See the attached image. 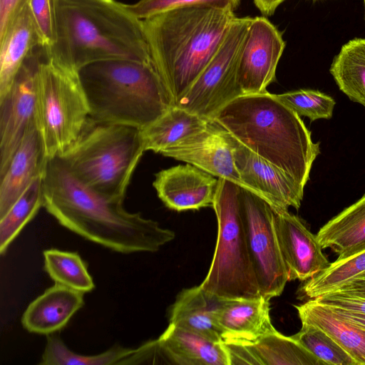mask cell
<instances>
[{"instance_id": "15", "label": "cell", "mask_w": 365, "mask_h": 365, "mask_svg": "<svg viewBox=\"0 0 365 365\" xmlns=\"http://www.w3.org/2000/svg\"><path fill=\"white\" fill-rule=\"evenodd\" d=\"M273 222L289 281H307L329 264L317 238L299 217L272 206Z\"/></svg>"}, {"instance_id": "24", "label": "cell", "mask_w": 365, "mask_h": 365, "mask_svg": "<svg viewBox=\"0 0 365 365\" xmlns=\"http://www.w3.org/2000/svg\"><path fill=\"white\" fill-rule=\"evenodd\" d=\"M302 323L317 326L332 337L358 364L365 365V329L336 317L314 299L295 306Z\"/></svg>"}, {"instance_id": "36", "label": "cell", "mask_w": 365, "mask_h": 365, "mask_svg": "<svg viewBox=\"0 0 365 365\" xmlns=\"http://www.w3.org/2000/svg\"><path fill=\"white\" fill-rule=\"evenodd\" d=\"M173 364V362L158 339L149 341L135 349L133 354L126 359L124 364Z\"/></svg>"}, {"instance_id": "21", "label": "cell", "mask_w": 365, "mask_h": 365, "mask_svg": "<svg viewBox=\"0 0 365 365\" xmlns=\"http://www.w3.org/2000/svg\"><path fill=\"white\" fill-rule=\"evenodd\" d=\"M158 340L174 365H230L223 342L198 333L169 324Z\"/></svg>"}, {"instance_id": "17", "label": "cell", "mask_w": 365, "mask_h": 365, "mask_svg": "<svg viewBox=\"0 0 365 365\" xmlns=\"http://www.w3.org/2000/svg\"><path fill=\"white\" fill-rule=\"evenodd\" d=\"M215 318L224 342L250 344L274 329L269 316V299L262 296L219 300Z\"/></svg>"}, {"instance_id": "10", "label": "cell", "mask_w": 365, "mask_h": 365, "mask_svg": "<svg viewBox=\"0 0 365 365\" xmlns=\"http://www.w3.org/2000/svg\"><path fill=\"white\" fill-rule=\"evenodd\" d=\"M240 203L248 251L261 296H279L289 281L270 204L241 187Z\"/></svg>"}, {"instance_id": "34", "label": "cell", "mask_w": 365, "mask_h": 365, "mask_svg": "<svg viewBox=\"0 0 365 365\" xmlns=\"http://www.w3.org/2000/svg\"><path fill=\"white\" fill-rule=\"evenodd\" d=\"M241 0H139L127 4L125 9L136 19H145L170 10L197 5H205L235 11Z\"/></svg>"}, {"instance_id": "32", "label": "cell", "mask_w": 365, "mask_h": 365, "mask_svg": "<svg viewBox=\"0 0 365 365\" xmlns=\"http://www.w3.org/2000/svg\"><path fill=\"white\" fill-rule=\"evenodd\" d=\"M292 336L326 365H358L332 337L317 326L302 323L301 329Z\"/></svg>"}, {"instance_id": "40", "label": "cell", "mask_w": 365, "mask_h": 365, "mask_svg": "<svg viewBox=\"0 0 365 365\" xmlns=\"http://www.w3.org/2000/svg\"><path fill=\"white\" fill-rule=\"evenodd\" d=\"M328 307L336 317L356 326L357 327L365 329V314L351 312L335 307Z\"/></svg>"}, {"instance_id": "14", "label": "cell", "mask_w": 365, "mask_h": 365, "mask_svg": "<svg viewBox=\"0 0 365 365\" xmlns=\"http://www.w3.org/2000/svg\"><path fill=\"white\" fill-rule=\"evenodd\" d=\"M233 154L242 187L262 197L274 208H299L304 187L292 177L236 139Z\"/></svg>"}, {"instance_id": "42", "label": "cell", "mask_w": 365, "mask_h": 365, "mask_svg": "<svg viewBox=\"0 0 365 365\" xmlns=\"http://www.w3.org/2000/svg\"><path fill=\"white\" fill-rule=\"evenodd\" d=\"M364 1V20H365V0H363Z\"/></svg>"}, {"instance_id": "25", "label": "cell", "mask_w": 365, "mask_h": 365, "mask_svg": "<svg viewBox=\"0 0 365 365\" xmlns=\"http://www.w3.org/2000/svg\"><path fill=\"white\" fill-rule=\"evenodd\" d=\"M210 119L175 106L141 129L144 149L160 153L203 130Z\"/></svg>"}, {"instance_id": "8", "label": "cell", "mask_w": 365, "mask_h": 365, "mask_svg": "<svg viewBox=\"0 0 365 365\" xmlns=\"http://www.w3.org/2000/svg\"><path fill=\"white\" fill-rule=\"evenodd\" d=\"M88 117L78 71L44 51L37 73L36 120L48 159L61 155L76 139Z\"/></svg>"}, {"instance_id": "18", "label": "cell", "mask_w": 365, "mask_h": 365, "mask_svg": "<svg viewBox=\"0 0 365 365\" xmlns=\"http://www.w3.org/2000/svg\"><path fill=\"white\" fill-rule=\"evenodd\" d=\"M48 160L41 135L35 125L27 132L0 175V217L34 180L44 175Z\"/></svg>"}, {"instance_id": "5", "label": "cell", "mask_w": 365, "mask_h": 365, "mask_svg": "<svg viewBox=\"0 0 365 365\" xmlns=\"http://www.w3.org/2000/svg\"><path fill=\"white\" fill-rule=\"evenodd\" d=\"M89 116L143 129L175 106L154 62L99 61L78 70Z\"/></svg>"}, {"instance_id": "23", "label": "cell", "mask_w": 365, "mask_h": 365, "mask_svg": "<svg viewBox=\"0 0 365 365\" xmlns=\"http://www.w3.org/2000/svg\"><path fill=\"white\" fill-rule=\"evenodd\" d=\"M218 301L209 297L199 286L182 289L170 309L169 324L222 341L215 318Z\"/></svg>"}, {"instance_id": "28", "label": "cell", "mask_w": 365, "mask_h": 365, "mask_svg": "<svg viewBox=\"0 0 365 365\" xmlns=\"http://www.w3.org/2000/svg\"><path fill=\"white\" fill-rule=\"evenodd\" d=\"M43 206V176L34 180L0 217V253L4 254L25 225Z\"/></svg>"}, {"instance_id": "30", "label": "cell", "mask_w": 365, "mask_h": 365, "mask_svg": "<svg viewBox=\"0 0 365 365\" xmlns=\"http://www.w3.org/2000/svg\"><path fill=\"white\" fill-rule=\"evenodd\" d=\"M44 268L55 284L83 293L94 287L85 262L74 252L49 249L43 251Z\"/></svg>"}, {"instance_id": "27", "label": "cell", "mask_w": 365, "mask_h": 365, "mask_svg": "<svg viewBox=\"0 0 365 365\" xmlns=\"http://www.w3.org/2000/svg\"><path fill=\"white\" fill-rule=\"evenodd\" d=\"M329 71L339 90L365 107V38L351 39L342 46Z\"/></svg>"}, {"instance_id": "13", "label": "cell", "mask_w": 365, "mask_h": 365, "mask_svg": "<svg viewBox=\"0 0 365 365\" xmlns=\"http://www.w3.org/2000/svg\"><path fill=\"white\" fill-rule=\"evenodd\" d=\"M235 138L214 118L201 131L163 150L160 154L191 164L217 178L242 184L236 169Z\"/></svg>"}, {"instance_id": "19", "label": "cell", "mask_w": 365, "mask_h": 365, "mask_svg": "<svg viewBox=\"0 0 365 365\" xmlns=\"http://www.w3.org/2000/svg\"><path fill=\"white\" fill-rule=\"evenodd\" d=\"M84 293L55 284L32 301L21 323L29 332L48 335L68 324L84 304Z\"/></svg>"}, {"instance_id": "39", "label": "cell", "mask_w": 365, "mask_h": 365, "mask_svg": "<svg viewBox=\"0 0 365 365\" xmlns=\"http://www.w3.org/2000/svg\"><path fill=\"white\" fill-rule=\"evenodd\" d=\"M331 292L365 298V272Z\"/></svg>"}, {"instance_id": "7", "label": "cell", "mask_w": 365, "mask_h": 365, "mask_svg": "<svg viewBox=\"0 0 365 365\" xmlns=\"http://www.w3.org/2000/svg\"><path fill=\"white\" fill-rule=\"evenodd\" d=\"M240 190L239 185L218 178L212 206L217 220L216 247L208 272L199 285L216 300L261 296L247 244Z\"/></svg>"}, {"instance_id": "20", "label": "cell", "mask_w": 365, "mask_h": 365, "mask_svg": "<svg viewBox=\"0 0 365 365\" xmlns=\"http://www.w3.org/2000/svg\"><path fill=\"white\" fill-rule=\"evenodd\" d=\"M37 47H41L39 39L26 4L0 36V99Z\"/></svg>"}, {"instance_id": "9", "label": "cell", "mask_w": 365, "mask_h": 365, "mask_svg": "<svg viewBox=\"0 0 365 365\" xmlns=\"http://www.w3.org/2000/svg\"><path fill=\"white\" fill-rule=\"evenodd\" d=\"M252 17H235L212 60L175 106L206 118L242 96L237 73L241 48Z\"/></svg>"}, {"instance_id": "2", "label": "cell", "mask_w": 365, "mask_h": 365, "mask_svg": "<svg viewBox=\"0 0 365 365\" xmlns=\"http://www.w3.org/2000/svg\"><path fill=\"white\" fill-rule=\"evenodd\" d=\"M54 38L46 55L78 71L110 59L154 62L140 20L115 0H51Z\"/></svg>"}, {"instance_id": "12", "label": "cell", "mask_w": 365, "mask_h": 365, "mask_svg": "<svg viewBox=\"0 0 365 365\" xmlns=\"http://www.w3.org/2000/svg\"><path fill=\"white\" fill-rule=\"evenodd\" d=\"M285 48L281 32L264 16L252 18L239 56L237 78L242 95L267 92Z\"/></svg>"}, {"instance_id": "31", "label": "cell", "mask_w": 365, "mask_h": 365, "mask_svg": "<svg viewBox=\"0 0 365 365\" xmlns=\"http://www.w3.org/2000/svg\"><path fill=\"white\" fill-rule=\"evenodd\" d=\"M365 272V250L349 257L338 259L319 273L305 281L301 292L309 299L331 292Z\"/></svg>"}, {"instance_id": "4", "label": "cell", "mask_w": 365, "mask_h": 365, "mask_svg": "<svg viewBox=\"0 0 365 365\" xmlns=\"http://www.w3.org/2000/svg\"><path fill=\"white\" fill-rule=\"evenodd\" d=\"M234 11L197 5L140 20L152 58L175 102L217 53Z\"/></svg>"}, {"instance_id": "22", "label": "cell", "mask_w": 365, "mask_h": 365, "mask_svg": "<svg viewBox=\"0 0 365 365\" xmlns=\"http://www.w3.org/2000/svg\"><path fill=\"white\" fill-rule=\"evenodd\" d=\"M316 235L322 248L333 250L338 259L365 250V193L329 220Z\"/></svg>"}, {"instance_id": "26", "label": "cell", "mask_w": 365, "mask_h": 365, "mask_svg": "<svg viewBox=\"0 0 365 365\" xmlns=\"http://www.w3.org/2000/svg\"><path fill=\"white\" fill-rule=\"evenodd\" d=\"M242 344L258 365H326L292 336H284L275 329Z\"/></svg>"}, {"instance_id": "29", "label": "cell", "mask_w": 365, "mask_h": 365, "mask_svg": "<svg viewBox=\"0 0 365 365\" xmlns=\"http://www.w3.org/2000/svg\"><path fill=\"white\" fill-rule=\"evenodd\" d=\"M135 349L115 345L95 355H82L71 351L56 334L46 335V344L39 364L41 365H118L134 352Z\"/></svg>"}, {"instance_id": "38", "label": "cell", "mask_w": 365, "mask_h": 365, "mask_svg": "<svg viewBox=\"0 0 365 365\" xmlns=\"http://www.w3.org/2000/svg\"><path fill=\"white\" fill-rule=\"evenodd\" d=\"M29 0H0V36L2 35Z\"/></svg>"}, {"instance_id": "11", "label": "cell", "mask_w": 365, "mask_h": 365, "mask_svg": "<svg viewBox=\"0 0 365 365\" xmlns=\"http://www.w3.org/2000/svg\"><path fill=\"white\" fill-rule=\"evenodd\" d=\"M43 53L35 50L28 57L0 99V175L27 132L36 125L37 73Z\"/></svg>"}, {"instance_id": "41", "label": "cell", "mask_w": 365, "mask_h": 365, "mask_svg": "<svg viewBox=\"0 0 365 365\" xmlns=\"http://www.w3.org/2000/svg\"><path fill=\"white\" fill-rule=\"evenodd\" d=\"M284 0H253L257 8L264 16L272 15Z\"/></svg>"}, {"instance_id": "37", "label": "cell", "mask_w": 365, "mask_h": 365, "mask_svg": "<svg viewBox=\"0 0 365 365\" xmlns=\"http://www.w3.org/2000/svg\"><path fill=\"white\" fill-rule=\"evenodd\" d=\"M317 302L349 312L365 314V298L329 292L314 299Z\"/></svg>"}, {"instance_id": "35", "label": "cell", "mask_w": 365, "mask_h": 365, "mask_svg": "<svg viewBox=\"0 0 365 365\" xmlns=\"http://www.w3.org/2000/svg\"><path fill=\"white\" fill-rule=\"evenodd\" d=\"M29 9L41 47L48 50L53 43L54 25L51 0H29Z\"/></svg>"}, {"instance_id": "6", "label": "cell", "mask_w": 365, "mask_h": 365, "mask_svg": "<svg viewBox=\"0 0 365 365\" xmlns=\"http://www.w3.org/2000/svg\"><path fill=\"white\" fill-rule=\"evenodd\" d=\"M145 151L140 128L89 116L76 139L57 157L88 187L107 197L124 200Z\"/></svg>"}, {"instance_id": "1", "label": "cell", "mask_w": 365, "mask_h": 365, "mask_svg": "<svg viewBox=\"0 0 365 365\" xmlns=\"http://www.w3.org/2000/svg\"><path fill=\"white\" fill-rule=\"evenodd\" d=\"M62 226L113 251L154 252L175 232L123 207L78 180L58 157L48 160L43 175V206Z\"/></svg>"}, {"instance_id": "33", "label": "cell", "mask_w": 365, "mask_h": 365, "mask_svg": "<svg viewBox=\"0 0 365 365\" xmlns=\"http://www.w3.org/2000/svg\"><path fill=\"white\" fill-rule=\"evenodd\" d=\"M274 95L299 116L307 117L311 122L331 118L336 104L331 96L312 89H299Z\"/></svg>"}, {"instance_id": "3", "label": "cell", "mask_w": 365, "mask_h": 365, "mask_svg": "<svg viewBox=\"0 0 365 365\" xmlns=\"http://www.w3.org/2000/svg\"><path fill=\"white\" fill-rule=\"evenodd\" d=\"M238 142L304 187L320 153L301 117L268 91L242 95L213 116Z\"/></svg>"}, {"instance_id": "16", "label": "cell", "mask_w": 365, "mask_h": 365, "mask_svg": "<svg viewBox=\"0 0 365 365\" xmlns=\"http://www.w3.org/2000/svg\"><path fill=\"white\" fill-rule=\"evenodd\" d=\"M218 178L191 165H178L155 174L153 183L169 209L181 212L212 206Z\"/></svg>"}]
</instances>
